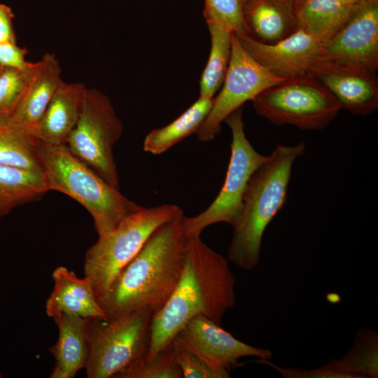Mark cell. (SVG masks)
Instances as JSON below:
<instances>
[{
    "instance_id": "cell-26",
    "label": "cell",
    "mask_w": 378,
    "mask_h": 378,
    "mask_svg": "<svg viewBox=\"0 0 378 378\" xmlns=\"http://www.w3.org/2000/svg\"><path fill=\"white\" fill-rule=\"evenodd\" d=\"M37 62L26 69L0 66V118L10 117L21 102Z\"/></svg>"
},
{
    "instance_id": "cell-28",
    "label": "cell",
    "mask_w": 378,
    "mask_h": 378,
    "mask_svg": "<svg viewBox=\"0 0 378 378\" xmlns=\"http://www.w3.org/2000/svg\"><path fill=\"white\" fill-rule=\"evenodd\" d=\"M204 16L216 21L238 36H250L241 0H204Z\"/></svg>"
},
{
    "instance_id": "cell-32",
    "label": "cell",
    "mask_w": 378,
    "mask_h": 378,
    "mask_svg": "<svg viewBox=\"0 0 378 378\" xmlns=\"http://www.w3.org/2000/svg\"><path fill=\"white\" fill-rule=\"evenodd\" d=\"M14 17L11 8L0 3V43H17L13 22Z\"/></svg>"
},
{
    "instance_id": "cell-24",
    "label": "cell",
    "mask_w": 378,
    "mask_h": 378,
    "mask_svg": "<svg viewBox=\"0 0 378 378\" xmlns=\"http://www.w3.org/2000/svg\"><path fill=\"white\" fill-rule=\"evenodd\" d=\"M206 22L211 36V49L200 79V97L214 98L223 85L229 66L233 32L216 21Z\"/></svg>"
},
{
    "instance_id": "cell-23",
    "label": "cell",
    "mask_w": 378,
    "mask_h": 378,
    "mask_svg": "<svg viewBox=\"0 0 378 378\" xmlns=\"http://www.w3.org/2000/svg\"><path fill=\"white\" fill-rule=\"evenodd\" d=\"M40 142L10 117L0 118V164L42 171L38 153Z\"/></svg>"
},
{
    "instance_id": "cell-27",
    "label": "cell",
    "mask_w": 378,
    "mask_h": 378,
    "mask_svg": "<svg viewBox=\"0 0 378 378\" xmlns=\"http://www.w3.org/2000/svg\"><path fill=\"white\" fill-rule=\"evenodd\" d=\"M181 377V371L172 344L152 357H144L122 377V378Z\"/></svg>"
},
{
    "instance_id": "cell-6",
    "label": "cell",
    "mask_w": 378,
    "mask_h": 378,
    "mask_svg": "<svg viewBox=\"0 0 378 378\" xmlns=\"http://www.w3.org/2000/svg\"><path fill=\"white\" fill-rule=\"evenodd\" d=\"M153 314L140 311L118 318H90L88 378H122L146 357Z\"/></svg>"
},
{
    "instance_id": "cell-8",
    "label": "cell",
    "mask_w": 378,
    "mask_h": 378,
    "mask_svg": "<svg viewBox=\"0 0 378 378\" xmlns=\"http://www.w3.org/2000/svg\"><path fill=\"white\" fill-rule=\"evenodd\" d=\"M122 133V122L109 98L97 89L86 88L78 122L66 146L118 189L119 176L113 151Z\"/></svg>"
},
{
    "instance_id": "cell-31",
    "label": "cell",
    "mask_w": 378,
    "mask_h": 378,
    "mask_svg": "<svg viewBox=\"0 0 378 378\" xmlns=\"http://www.w3.org/2000/svg\"><path fill=\"white\" fill-rule=\"evenodd\" d=\"M27 53V48L18 46L17 43H0V66L26 69L32 64L26 60Z\"/></svg>"
},
{
    "instance_id": "cell-3",
    "label": "cell",
    "mask_w": 378,
    "mask_h": 378,
    "mask_svg": "<svg viewBox=\"0 0 378 378\" xmlns=\"http://www.w3.org/2000/svg\"><path fill=\"white\" fill-rule=\"evenodd\" d=\"M305 151L302 141L277 145L251 176L227 248V260L238 267L258 265L265 231L285 204L293 164Z\"/></svg>"
},
{
    "instance_id": "cell-4",
    "label": "cell",
    "mask_w": 378,
    "mask_h": 378,
    "mask_svg": "<svg viewBox=\"0 0 378 378\" xmlns=\"http://www.w3.org/2000/svg\"><path fill=\"white\" fill-rule=\"evenodd\" d=\"M38 153L49 190L62 192L84 206L93 218L98 236L143 207L107 183L66 145L40 142Z\"/></svg>"
},
{
    "instance_id": "cell-25",
    "label": "cell",
    "mask_w": 378,
    "mask_h": 378,
    "mask_svg": "<svg viewBox=\"0 0 378 378\" xmlns=\"http://www.w3.org/2000/svg\"><path fill=\"white\" fill-rule=\"evenodd\" d=\"M356 378L378 377V334L368 328L357 331L349 351L339 359H332L323 365Z\"/></svg>"
},
{
    "instance_id": "cell-35",
    "label": "cell",
    "mask_w": 378,
    "mask_h": 378,
    "mask_svg": "<svg viewBox=\"0 0 378 378\" xmlns=\"http://www.w3.org/2000/svg\"><path fill=\"white\" fill-rule=\"evenodd\" d=\"M1 377H2V376H1V372H0V378H1Z\"/></svg>"
},
{
    "instance_id": "cell-34",
    "label": "cell",
    "mask_w": 378,
    "mask_h": 378,
    "mask_svg": "<svg viewBox=\"0 0 378 378\" xmlns=\"http://www.w3.org/2000/svg\"><path fill=\"white\" fill-rule=\"evenodd\" d=\"M372 1H374V0H360V4H365V3Z\"/></svg>"
},
{
    "instance_id": "cell-33",
    "label": "cell",
    "mask_w": 378,
    "mask_h": 378,
    "mask_svg": "<svg viewBox=\"0 0 378 378\" xmlns=\"http://www.w3.org/2000/svg\"><path fill=\"white\" fill-rule=\"evenodd\" d=\"M347 4L350 5H358L360 4V0H340Z\"/></svg>"
},
{
    "instance_id": "cell-14",
    "label": "cell",
    "mask_w": 378,
    "mask_h": 378,
    "mask_svg": "<svg viewBox=\"0 0 378 378\" xmlns=\"http://www.w3.org/2000/svg\"><path fill=\"white\" fill-rule=\"evenodd\" d=\"M321 59L378 68V0L360 4L345 25L325 46Z\"/></svg>"
},
{
    "instance_id": "cell-16",
    "label": "cell",
    "mask_w": 378,
    "mask_h": 378,
    "mask_svg": "<svg viewBox=\"0 0 378 378\" xmlns=\"http://www.w3.org/2000/svg\"><path fill=\"white\" fill-rule=\"evenodd\" d=\"M86 88L80 83L62 80L32 135L43 144L66 145L78 122Z\"/></svg>"
},
{
    "instance_id": "cell-1",
    "label": "cell",
    "mask_w": 378,
    "mask_h": 378,
    "mask_svg": "<svg viewBox=\"0 0 378 378\" xmlns=\"http://www.w3.org/2000/svg\"><path fill=\"white\" fill-rule=\"evenodd\" d=\"M229 260L203 241L186 237L184 266L173 294L152 316L150 338L146 358L168 347L192 318L203 315L220 324L236 304V279Z\"/></svg>"
},
{
    "instance_id": "cell-7",
    "label": "cell",
    "mask_w": 378,
    "mask_h": 378,
    "mask_svg": "<svg viewBox=\"0 0 378 378\" xmlns=\"http://www.w3.org/2000/svg\"><path fill=\"white\" fill-rule=\"evenodd\" d=\"M251 101L255 112L270 122L305 130L326 127L342 109L332 94L309 76L284 80Z\"/></svg>"
},
{
    "instance_id": "cell-9",
    "label": "cell",
    "mask_w": 378,
    "mask_h": 378,
    "mask_svg": "<svg viewBox=\"0 0 378 378\" xmlns=\"http://www.w3.org/2000/svg\"><path fill=\"white\" fill-rule=\"evenodd\" d=\"M232 133L231 154L223 185L212 203L200 214L184 215L183 228L186 237L200 236L207 227L225 223L232 227L241 209L248 182L256 169L268 158L259 153L244 132L242 107L225 120Z\"/></svg>"
},
{
    "instance_id": "cell-5",
    "label": "cell",
    "mask_w": 378,
    "mask_h": 378,
    "mask_svg": "<svg viewBox=\"0 0 378 378\" xmlns=\"http://www.w3.org/2000/svg\"><path fill=\"white\" fill-rule=\"evenodd\" d=\"M183 210L164 204L141 209L125 218L108 233L98 236L85 253L84 274L99 300L118 273L141 250L151 234Z\"/></svg>"
},
{
    "instance_id": "cell-10",
    "label": "cell",
    "mask_w": 378,
    "mask_h": 378,
    "mask_svg": "<svg viewBox=\"0 0 378 378\" xmlns=\"http://www.w3.org/2000/svg\"><path fill=\"white\" fill-rule=\"evenodd\" d=\"M284 80L253 59L232 33L230 60L223 87L196 133L197 139L202 141L214 139L222 123L232 113L264 90Z\"/></svg>"
},
{
    "instance_id": "cell-21",
    "label": "cell",
    "mask_w": 378,
    "mask_h": 378,
    "mask_svg": "<svg viewBox=\"0 0 378 378\" xmlns=\"http://www.w3.org/2000/svg\"><path fill=\"white\" fill-rule=\"evenodd\" d=\"M214 99L200 97L169 124L150 131L144 139V150L152 155H160L188 136L196 134L208 115Z\"/></svg>"
},
{
    "instance_id": "cell-19",
    "label": "cell",
    "mask_w": 378,
    "mask_h": 378,
    "mask_svg": "<svg viewBox=\"0 0 378 378\" xmlns=\"http://www.w3.org/2000/svg\"><path fill=\"white\" fill-rule=\"evenodd\" d=\"M36 62V70L25 94L10 116L17 125L31 134L63 80L62 69L55 54L47 52Z\"/></svg>"
},
{
    "instance_id": "cell-20",
    "label": "cell",
    "mask_w": 378,
    "mask_h": 378,
    "mask_svg": "<svg viewBox=\"0 0 378 378\" xmlns=\"http://www.w3.org/2000/svg\"><path fill=\"white\" fill-rule=\"evenodd\" d=\"M359 5L340 0H300L298 28L328 41L345 25Z\"/></svg>"
},
{
    "instance_id": "cell-17",
    "label": "cell",
    "mask_w": 378,
    "mask_h": 378,
    "mask_svg": "<svg viewBox=\"0 0 378 378\" xmlns=\"http://www.w3.org/2000/svg\"><path fill=\"white\" fill-rule=\"evenodd\" d=\"M52 318L58 328V337L49 349L55 358L50 377L73 378L88 362L90 318L65 314Z\"/></svg>"
},
{
    "instance_id": "cell-12",
    "label": "cell",
    "mask_w": 378,
    "mask_h": 378,
    "mask_svg": "<svg viewBox=\"0 0 378 378\" xmlns=\"http://www.w3.org/2000/svg\"><path fill=\"white\" fill-rule=\"evenodd\" d=\"M235 36L253 59L284 80L308 76L312 66L321 58L327 42L300 29L274 43Z\"/></svg>"
},
{
    "instance_id": "cell-2",
    "label": "cell",
    "mask_w": 378,
    "mask_h": 378,
    "mask_svg": "<svg viewBox=\"0 0 378 378\" xmlns=\"http://www.w3.org/2000/svg\"><path fill=\"white\" fill-rule=\"evenodd\" d=\"M183 211L159 227L98 300L108 319L140 311L155 314L175 290L184 266Z\"/></svg>"
},
{
    "instance_id": "cell-36",
    "label": "cell",
    "mask_w": 378,
    "mask_h": 378,
    "mask_svg": "<svg viewBox=\"0 0 378 378\" xmlns=\"http://www.w3.org/2000/svg\"><path fill=\"white\" fill-rule=\"evenodd\" d=\"M300 0H298V2H299Z\"/></svg>"
},
{
    "instance_id": "cell-13",
    "label": "cell",
    "mask_w": 378,
    "mask_h": 378,
    "mask_svg": "<svg viewBox=\"0 0 378 378\" xmlns=\"http://www.w3.org/2000/svg\"><path fill=\"white\" fill-rule=\"evenodd\" d=\"M176 337L209 366L228 374L242 358L271 360L273 357L270 349L239 340L220 324L200 314L188 321Z\"/></svg>"
},
{
    "instance_id": "cell-18",
    "label": "cell",
    "mask_w": 378,
    "mask_h": 378,
    "mask_svg": "<svg viewBox=\"0 0 378 378\" xmlns=\"http://www.w3.org/2000/svg\"><path fill=\"white\" fill-rule=\"evenodd\" d=\"M251 37L274 43L298 30V0H241Z\"/></svg>"
},
{
    "instance_id": "cell-29",
    "label": "cell",
    "mask_w": 378,
    "mask_h": 378,
    "mask_svg": "<svg viewBox=\"0 0 378 378\" xmlns=\"http://www.w3.org/2000/svg\"><path fill=\"white\" fill-rule=\"evenodd\" d=\"M176 359L184 378H227L230 374L218 371L209 366L179 338L172 342Z\"/></svg>"
},
{
    "instance_id": "cell-15",
    "label": "cell",
    "mask_w": 378,
    "mask_h": 378,
    "mask_svg": "<svg viewBox=\"0 0 378 378\" xmlns=\"http://www.w3.org/2000/svg\"><path fill=\"white\" fill-rule=\"evenodd\" d=\"M52 276L54 287L46 303V312L49 317L65 314L108 319L86 277L79 278L64 266L55 268Z\"/></svg>"
},
{
    "instance_id": "cell-22",
    "label": "cell",
    "mask_w": 378,
    "mask_h": 378,
    "mask_svg": "<svg viewBox=\"0 0 378 378\" xmlns=\"http://www.w3.org/2000/svg\"><path fill=\"white\" fill-rule=\"evenodd\" d=\"M49 191L45 174L0 164V218Z\"/></svg>"
},
{
    "instance_id": "cell-30",
    "label": "cell",
    "mask_w": 378,
    "mask_h": 378,
    "mask_svg": "<svg viewBox=\"0 0 378 378\" xmlns=\"http://www.w3.org/2000/svg\"><path fill=\"white\" fill-rule=\"evenodd\" d=\"M255 362L270 366L284 378H356V376L344 373L324 365L312 369L282 367L270 359H256Z\"/></svg>"
},
{
    "instance_id": "cell-11",
    "label": "cell",
    "mask_w": 378,
    "mask_h": 378,
    "mask_svg": "<svg viewBox=\"0 0 378 378\" xmlns=\"http://www.w3.org/2000/svg\"><path fill=\"white\" fill-rule=\"evenodd\" d=\"M323 85L342 108L354 115H368L378 108L376 71L362 64L320 59L309 75Z\"/></svg>"
}]
</instances>
